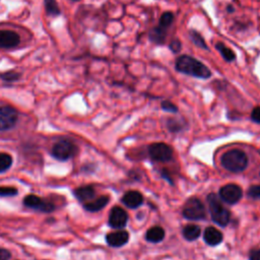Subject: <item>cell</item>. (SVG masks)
Returning <instances> with one entry per match:
<instances>
[{
  "label": "cell",
  "instance_id": "ffe728a7",
  "mask_svg": "<svg viewBox=\"0 0 260 260\" xmlns=\"http://www.w3.org/2000/svg\"><path fill=\"white\" fill-rule=\"evenodd\" d=\"M216 49L220 53L221 57L224 58L228 62H232L235 59H236V54L229 47H227L224 43L218 42L216 44Z\"/></svg>",
  "mask_w": 260,
  "mask_h": 260
},
{
  "label": "cell",
  "instance_id": "3957f363",
  "mask_svg": "<svg viewBox=\"0 0 260 260\" xmlns=\"http://www.w3.org/2000/svg\"><path fill=\"white\" fill-rule=\"evenodd\" d=\"M207 204L212 220L220 227H226L231 219V214L229 210L221 204L218 196L214 193L207 196Z\"/></svg>",
  "mask_w": 260,
  "mask_h": 260
},
{
  "label": "cell",
  "instance_id": "4316f807",
  "mask_svg": "<svg viewBox=\"0 0 260 260\" xmlns=\"http://www.w3.org/2000/svg\"><path fill=\"white\" fill-rule=\"evenodd\" d=\"M162 109L167 111V112H171V113H176L178 111V108L176 105H174L173 103H171L170 101H164L162 103Z\"/></svg>",
  "mask_w": 260,
  "mask_h": 260
},
{
  "label": "cell",
  "instance_id": "ba28073f",
  "mask_svg": "<svg viewBox=\"0 0 260 260\" xmlns=\"http://www.w3.org/2000/svg\"><path fill=\"white\" fill-rule=\"evenodd\" d=\"M19 119L18 110L10 106L0 107V131H6L15 127Z\"/></svg>",
  "mask_w": 260,
  "mask_h": 260
},
{
  "label": "cell",
  "instance_id": "603a6c76",
  "mask_svg": "<svg viewBox=\"0 0 260 260\" xmlns=\"http://www.w3.org/2000/svg\"><path fill=\"white\" fill-rule=\"evenodd\" d=\"M173 21H174V15H173L171 11H166L162 15V17H160L159 26L164 29H167L171 26Z\"/></svg>",
  "mask_w": 260,
  "mask_h": 260
},
{
  "label": "cell",
  "instance_id": "1f68e13d",
  "mask_svg": "<svg viewBox=\"0 0 260 260\" xmlns=\"http://www.w3.org/2000/svg\"><path fill=\"white\" fill-rule=\"evenodd\" d=\"M10 252L7 249L0 248V260H8L10 258Z\"/></svg>",
  "mask_w": 260,
  "mask_h": 260
},
{
  "label": "cell",
  "instance_id": "4dcf8cb0",
  "mask_svg": "<svg viewBox=\"0 0 260 260\" xmlns=\"http://www.w3.org/2000/svg\"><path fill=\"white\" fill-rule=\"evenodd\" d=\"M249 260H260V248L250 251Z\"/></svg>",
  "mask_w": 260,
  "mask_h": 260
},
{
  "label": "cell",
  "instance_id": "5bb4252c",
  "mask_svg": "<svg viewBox=\"0 0 260 260\" xmlns=\"http://www.w3.org/2000/svg\"><path fill=\"white\" fill-rule=\"evenodd\" d=\"M74 196L77 197V200L80 202H89L93 200L96 196V190L92 185H86V186H81L77 188L73 191Z\"/></svg>",
  "mask_w": 260,
  "mask_h": 260
},
{
  "label": "cell",
  "instance_id": "83f0119b",
  "mask_svg": "<svg viewBox=\"0 0 260 260\" xmlns=\"http://www.w3.org/2000/svg\"><path fill=\"white\" fill-rule=\"evenodd\" d=\"M248 195L253 200H260V185H255V186L250 187L248 190Z\"/></svg>",
  "mask_w": 260,
  "mask_h": 260
},
{
  "label": "cell",
  "instance_id": "f546056e",
  "mask_svg": "<svg viewBox=\"0 0 260 260\" xmlns=\"http://www.w3.org/2000/svg\"><path fill=\"white\" fill-rule=\"evenodd\" d=\"M251 119L257 124H260V106L253 109L251 113Z\"/></svg>",
  "mask_w": 260,
  "mask_h": 260
},
{
  "label": "cell",
  "instance_id": "d4e9b609",
  "mask_svg": "<svg viewBox=\"0 0 260 260\" xmlns=\"http://www.w3.org/2000/svg\"><path fill=\"white\" fill-rule=\"evenodd\" d=\"M20 74L16 71H8V72H4L2 74H0V79L7 82L16 81L20 79Z\"/></svg>",
  "mask_w": 260,
  "mask_h": 260
},
{
  "label": "cell",
  "instance_id": "52a82bcc",
  "mask_svg": "<svg viewBox=\"0 0 260 260\" xmlns=\"http://www.w3.org/2000/svg\"><path fill=\"white\" fill-rule=\"evenodd\" d=\"M148 154L154 160L160 163L169 162L173 159L172 147L164 142H156L148 146Z\"/></svg>",
  "mask_w": 260,
  "mask_h": 260
},
{
  "label": "cell",
  "instance_id": "484cf974",
  "mask_svg": "<svg viewBox=\"0 0 260 260\" xmlns=\"http://www.w3.org/2000/svg\"><path fill=\"white\" fill-rule=\"evenodd\" d=\"M18 189L10 186H0V197H11L18 195Z\"/></svg>",
  "mask_w": 260,
  "mask_h": 260
},
{
  "label": "cell",
  "instance_id": "2e32d148",
  "mask_svg": "<svg viewBox=\"0 0 260 260\" xmlns=\"http://www.w3.org/2000/svg\"><path fill=\"white\" fill-rule=\"evenodd\" d=\"M109 203V197L108 196H100L97 200H93L89 202H85L83 204V207L85 210L91 213H96L99 210L103 209L107 204Z\"/></svg>",
  "mask_w": 260,
  "mask_h": 260
},
{
  "label": "cell",
  "instance_id": "d6a6232c",
  "mask_svg": "<svg viewBox=\"0 0 260 260\" xmlns=\"http://www.w3.org/2000/svg\"><path fill=\"white\" fill-rule=\"evenodd\" d=\"M168 127H169L172 131H177V130L181 129V125L178 124V123H177L176 121H173V120L169 121V123H168Z\"/></svg>",
  "mask_w": 260,
  "mask_h": 260
},
{
  "label": "cell",
  "instance_id": "7c38bea8",
  "mask_svg": "<svg viewBox=\"0 0 260 260\" xmlns=\"http://www.w3.org/2000/svg\"><path fill=\"white\" fill-rule=\"evenodd\" d=\"M20 36L17 33L6 30L0 31V48L3 49L15 48L20 44Z\"/></svg>",
  "mask_w": 260,
  "mask_h": 260
},
{
  "label": "cell",
  "instance_id": "ac0fdd59",
  "mask_svg": "<svg viewBox=\"0 0 260 260\" xmlns=\"http://www.w3.org/2000/svg\"><path fill=\"white\" fill-rule=\"evenodd\" d=\"M166 37H167L166 29L160 27V26L154 28L150 32V39L152 42H154L156 44H160V45L164 44L165 40H166Z\"/></svg>",
  "mask_w": 260,
  "mask_h": 260
},
{
  "label": "cell",
  "instance_id": "6da1fadb",
  "mask_svg": "<svg viewBox=\"0 0 260 260\" xmlns=\"http://www.w3.org/2000/svg\"><path fill=\"white\" fill-rule=\"evenodd\" d=\"M175 68L177 71L191 76L193 78L207 80L212 77V71L209 70L200 60L189 55H181L176 59Z\"/></svg>",
  "mask_w": 260,
  "mask_h": 260
},
{
  "label": "cell",
  "instance_id": "836d02e7",
  "mask_svg": "<svg viewBox=\"0 0 260 260\" xmlns=\"http://www.w3.org/2000/svg\"><path fill=\"white\" fill-rule=\"evenodd\" d=\"M73 1H80V0H73Z\"/></svg>",
  "mask_w": 260,
  "mask_h": 260
},
{
  "label": "cell",
  "instance_id": "30bf717a",
  "mask_svg": "<svg viewBox=\"0 0 260 260\" xmlns=\"http://www.w3.org/2000/svg\"><path fill=\"white\" fill-rule=\"evenodd\" d=\"M128 221V215L120 206H114L109 215V226L113 229L120 230L124 228Z\"/></svg>",
  "mask_w": 260,
  "mask_h": 260
},
{
  "label": "cell",
  "instance_id": "9a60e30c",
  "mask_svg": "<svg viewBox=\"0 0 260 260\" xmlns=\"http://www.w3.org/2000/svg\"><path fill=\"white\" fill-rule=\"evenodd\" d=\"M203 238L205 243L209 246H217L222 241V234L216 228L209 227L205 229Z\"/></svg>",
  "mask_w": 260,
  "mask_h": 260
},
{
  "label": "cell",
  "instance_id": "f1b7e54d",
  "mask_svg": "<svg viewBox=\"0 0 260 260\" xmlns=\"http://www.w3.org/2000/svg\"><path fill=\"white\" fill-rule=\"evenodd\" d=\"M181 42L178 41V40H174V41H172L171 44H170V49L172 50V52H174V53H178L180 52L181 50Z\"/></svg>",
  "mask_w": 260,
  "mask_h": 260
},
{
  "label": "cell",
  "instance_id": "7a4b0ae2",
  "mask_svg": "<svg viewBox=\"0 0 260 260\" xmlns=\"http://www.w3.org/2000/svg\"><path fill=\"white\" fill-rule=\"evenodd\" d=\"M220 164L230 172L240 173L248 166V157L241 150L228 151L221 156Z\"/></svg>",
  "mask_w": 260,
  "mask_h": 260
},
{
  "label": "cell",
  "instance_id": "44dd1931",
  "mask_svg": "<svg viewBox=\"0 0 260 260\" xmlns=\"http://www.w3.org/2000/svg\"><path fill=\"white\" fill-rule=\"evenodd\" d=\"M189 37H190V39L191 41L197 46V47H200L201 49H204V50H207L208 47L203 39V37L198 33L197 31L195 30H190L189 31Z\"/></svg>",
  "mask_w": 260,
  "mask_h": 260
},
{
  "label": "cell",
  "instance_id": "8fae6325",
  "mask_svg": "<svg viewBox=\"0 0 260 260\" xmlns=\"http://www.w3.org/2000/svg\"><path fill=\"white\" fill-rule=\"evenodd\" d=\"M129 240V234L124 230H118L116 232L110 233L106 236V242L109 246L119 248V247L124 246Z\"/></svg>",
  "mask_w": 260,
  "mask_h": 260
},
{
  "label": "cell",
  "instance_id": "7402d4cb",
  "mask_svg": "<svg viewBox=\"0 0 260 260\" xmlns=\"http://www.w3.org/2000/svg\"><path fill=\"white\" fill-rule=\"evenodd\" d=\"M12 165V158L6 153H0V173L6 172Z\"/></svg>",
  "mask_w": 260,
  "mask_h": 260
},
{
  "label": "cell",
  "instance_id": "d6986e66",
  "mask_svg": "<svg viewBox=\"0 0 260 260\" xmlns=\"http://www.w3.org/2000/svg\"><path fill=\"white\" fill-rule=\"evenodd\" d=\"M201 230L196 225H188L183 229V237L187 241H194L200 236Z\"/></svg>",
  "mask_w": 260,
  "mask_h": 260
},
{
  "label": "cell",
  "instance_id": "8992f818",
  "mask_svg": "<svg viewBox=\"0 0 260 260\" xmlns=\"http://www.w3.org/2000/svg\"><path fill=\"white\" fill-rule=\"evenodd\" d=\"M22 203L26 207L33 208V209L38 210V212H42L46 214L52 213L56 209V205L52 201L43 200V198L37 196L35 194L27 195L23 198Z\"/></svg>",
  "mask_w": 260,
  "mask_h": 260
},
{
  "label": "cell",
  "instance_id": "277c9868",
  "mask_svg": "<svg viewBox=\"0 0 260 260\" xmlns=\"http://www.w3.org/2000/svg\"><path fill=\"white\" fill-rule=\"evenodd\" d=\"M79 153L78 145L67 140L57 141L51 150V155L58 160H68L76 157Z\"/></svg>",
  "mask_w": 260,
  "mask_h": 260
},
{
  "label": "cell",
  "instance_id": "9c48e42d",
  "mask_svg": "<svg viewBox=\"0 0 260 260\" xmlns=\"http://www.w3.org/2000/svg\"><path fill=\"white\" fill-rule=\"evenodd\" d=\"M242 196L243 191L241 187L236 184H227L220 189V200L228 204H235L239 202Z\"/></svg>",
  "mask_w": 260,
  "mask_h": 260
},
{
  "label": "cell",
  "instance_id": "e0dca14e",
  "mask_svg": "<svg viewBox=\"0 0 260 260\" xmlns=\"http://www.w3.org/2000/svg\"><path fill=\"white\" fill-rule=\"evenodd\" d=\"M145 238L148 242L152 243H159L163 241L165 238V231L160 227H153L146 232Z\"/></svg>",
  "mask_w": 260,
  "mask_h": 260
},
{
  "label": "cell",
  "instance_id": "4fadbf2b",
  "mask_svg": "<svg viewBox=\"0 0 260 260\" xmlns=\"http://www.w3.org/2000/svg\"><path fill=\"white\" fill-rule=\"evenodd\" d=\"M122 202L129 208H138L143 202V197L140 192L130 190L122 197Z\"/></svg>",
  "mask_w": 260,
  "mask_h": 260
},
{
  "label": "cell",
  "instance_id": "cb8c5ba5",
  "mask_svg": "<svg viewBox=\"0 0 260 260\" xmlns=\"http://www.w3.org/2000/svg\"><path fill=\"white\" fill-rule=\"evenodd\" d=\"M45 7H46L48 15L53 16V17L60 15L59 7L55 0H45Z\"/></svg>",
  "mask_w": 260,
  "mask_h": 260
},
{
  "label": "cell",
  "instance_id": "5b68a950",
  "mask_svg": "<svg viewBox=\"0 0 260 260\" xmlns=\"http://www.w3.org/2000/svg\"><path fill=\"white\" fill-rule=\"evenodd\" d=\"M182 215L189 220H200L205 219L206 212L203 203L196 197H191L185 202L182 210Z\"/></svg>",
  "mask_w": 260,
  "mask_h": 260
}]
</instances>
